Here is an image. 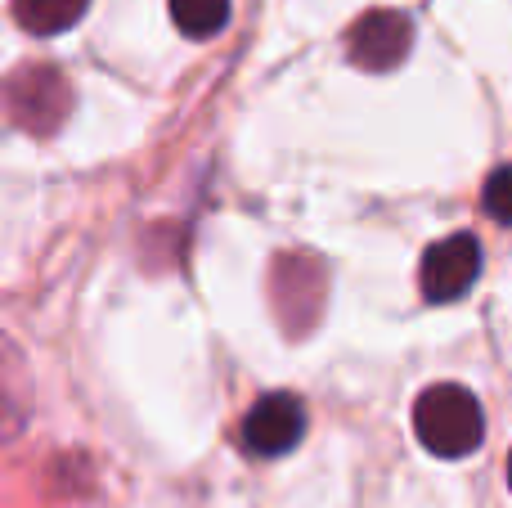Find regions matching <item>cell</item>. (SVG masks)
<instances>
[{
    "mask_svg": "<svg viewBox=\"0 0 512 508\" xmlns=\"http://www.w3.org/2000/svg\"><path fill=\"white\" fill-rule=\"evenodd\" d=\"M414 432L432 455L463 459L486 437V414H481V401L468 387L441 383V387H427L414 401Z\"/></svg>",
    "mask_w": 512,
    "mask_h": 508,
    "instance_id": "obj_1",
    "label": "cell"
},
{
    "mask_svg": "<svg viewBox=\"0 0 512 508\" xmlns=\"http://www.w3.org/2000/svg\"><path fill=\"white\" fill-rule=\"evenodd\" d=\"M0 108L5 117L27 135H54L68 122L72 90L63 81L59 68L50 63H23L18 72H9L0 81Z\"/></svg>",
    "mask_w": 512,
    "mask_h": 508,
    "instance_id": "obj_2",
    "label": "cell"
},
{
    "mask_svg": "<svg viewBox=\"0 0 512 508\" xmlns=\"http://www.w3.org/2000/svg\"><path fill=\"white\" fill-rule=\"evenodd\" d=\"M481 279V243L472 234H450V239L432 243L418 266V284H423L427 302H459L472 293Z\"/></svg>",
    "mask_w": 512,
    "mask_h": 508,
    "instance_id": "obj_3",
    "label": "cell"
},
{
    "mask_svg": "<svg viewBox=\"0 0 512 508\" xmlns=\"http://www.w3.org/2000/svg\"><path fill=\"white\" fill-rule=\"evenodd\" d=\"M409 45H414V23L400 9H373L346 36V54L355 68L364 72H391L405 63Z\"/></svg>",
    "mask_w": 512,
    "mask_h": 508,
    "instance_id": "obj_4",
    "label": "cell"
},
{
    "mask_svg": "<svg viewBox=\"0 0 512 508\" xmlns=\"http://www.w3.org/2000/svg\"><path fill=\"white\" fill-rule=\"evenodd\" d=\"M306 437V405L292 392H270L243 419V446L256 455H288Z\"/></svg>",
    "mask_w": 512,
    "mask_h": 508,
    "instance_id": "obj_5",
    "label": "cell"
},
{
    "mask_svg": "<svg viewBox=\"0 0 512 508\" xmlns=\"http://www.w3.org/2000/svg\"><path fill=\"white\" fill-rule=\"evenodd\" d=\"M301 297H310V302H324V266L310 257H301V252H283L279 261H274V306H279V320L288 333H306L301 329Z\"/></svg>",
    "mask_w": 512,
    "mask_h": 508,
    "instance_id": "obj_6",
    "label": "cell"
},
{
    "mask_svg": "<svg viewBox=\"0 0 512 508\" xmlns=\"http://www.w3.org/2000/svg\"><path fill=\"white\" fill-rule=\"evenodd\" d=\"M27 419V369L18 347L0 333V441L14 437Z\"/></svg>",
    "mask_w": 512,
    "mask_h": 508,
    "instance_id": "obj_7",
    "label": "cell"
},
{
    "mask_svg": "<svg viewBox=\"0 0 512 508\" xmlns=\"http://www.w3.org/2000/svg\"><path fill=\"white\" fill-rule=\"evenodd\" d=\"M86 5L90 0H14V18L32 36H59L68 27H77Z\"/></svg>",
    "mask_w": 512,
    "mask_h": 508,
    "instance_id": "obj_8",
    "label": "cell"
},
{
    "mask_svg": "<svg viewBox=\"0 0 512 508\" xmlns=\"http://www.w3.org/2000/svg\"><path fill=\"white\" fill-rule=\"evenodd\" d=\"M167 5H171V23L185 36H194V41H207V36H216L230 23V0H167Z\"/></svg>",
    "mask_w": 512,
    "mask_h": 508,
    "instance_id": "obj_9",
    "label": "cell"
},
{
    "mask_svg": "<svg viewBox=\"0 0 512 508\" xmlns=\"http://www.w3.org/2000/svg\"><path fill=\"white\" fill-rule=\"evenodd\" d=\"M481 203H486V212L495 216L499 225H512V167L490 171L486 189H481Z\"/></svg>",
    "mask_w": 512,
    "mask_h": 508,
    "instance_id": "obj_10",
    "label": "cell"
},
{
    "mask_svg": "<svg viewBox=\"0 0 512 508\" xmlns=\"http://www.w3.org/2000/svg\"><path fill=\"white\" fill-rule=\"evenodd\" d=\"M508 486H512V455H508Z\"/></svg>",
    "mask_w": 512,
    "mask_h": 508,
    "instance_id": "obj_11",
    "label": "cell"
}]
</instances>
